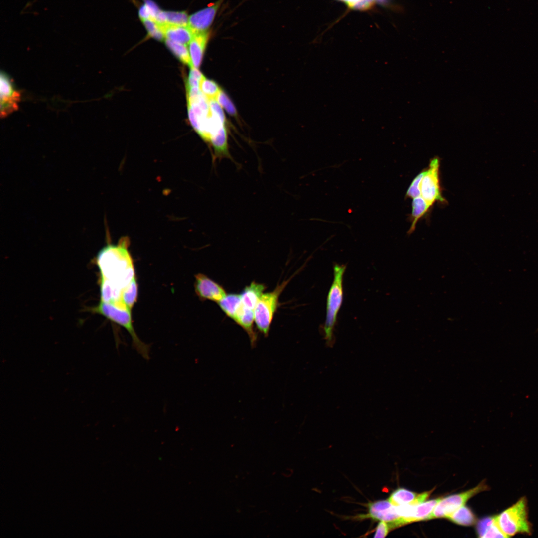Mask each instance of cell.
Wrapping results in <instances>:
<instances>
[{
    "instance_id": "cell-23",
    "label": "cell",
    "mask_w": 538,
    "mask_h": 538,
    "mask_svg": "<svg viewBox=\"0 0 538 538\" xmlns=\"http://www.w3.org/2000/svg\"><path fill=\"white\" fill-rule=\"evenodd\" d=\"M447 518L456 524L463 526L472 525L476 522V518L472 512L464 505L455 511Z\"/></svg>"
},
{
    "instance_id": "cell-25",
    "label": "cell",
    "mask_w": 538,
    "mask_h": 538,
    "mask_svg": "<svg viewBox=\"0 0 538 538\" xmlns=\"http://www.w3.org/2000/svg\"><path fill=\"white\" fill-rule=\"evenodd\" d=\"M142 21L149 35L151 37L159 41L165 39L163 25L154 19H148Z\"/></svg>"
},
{
    "instance_id": "cell-8",
    "label": "cell",
    "mask_w": 538,
    "mask_h": 538,
    "mask_svg": "<svg viewBox=\"0 0 538 538\" xmlns=\"http://www.w3.org/2000/svg\"><path fill=\"white\" fill-rule=\"evenodd\" d=\"M0 115L4 118L18 109L21 95L12 79L2 71L0 73Z\"/></svg>"
},
{
    "instance_id": "cell-4",
    "label": "cell",
    "mask_w": 538,
    "mask_h": 538,
    "mask_svg": "<svg viewBox=\"0 0 538 538\" xmlns=\"http://www.w3.org/2000/svg\"><path fill=\"white\" fill-rule=\"evenodd\" d=\"M496 519L507 538L518 534H531V526L528 521L527 501L524 497L496 516Z\"/></svg>"
},
{
    "instance_id": "cell-3",
    "label": "cell",
    "mask_w": 538,
    "mask_h": 538,
    "mask_svg": "<svg viewBox=\"0 0 538 538\" xmlns=\"http://www.w3.org/2000/svg\"><path fill=\"white\" fill-rule=\"evenodd\" d=\"M94 311L124 327L132 338L133 347L143 358L149 359L150 345L142 341L137 336L133 324L131 310L100 301Z\"/></svg>"
},
{
    "instance_id": "cell-15",
    "label": "cell",
    "mask_w": 538,
    "mask_h": 538,
    "mask_svg": "<svg viewBox=\"0 0 538 538\" xmlns=\"http://www.w3.org/2000/svg\"><path fill=\"white\" fill-rule=\"evenodd\" d=\"M267 288L265 284L252 281L246 286L240 293L242 304L254 311L258 300Z\"/></svg>"
},
{
    "instance_id": "cell-30",
    "label": "cell",
    "mask_w": 538,
    "mask_h": 538,
    "mask_svg": "<svg viewBox=\"0 0 538 538\" xmlns=\"http://www.w3.org/2000/svg\"><path fill=\"white\" fill-rule=\"evenodd\" d=\"M204 77L198 69L194 67H191L188 77L186 80V88H200L201 81Z\"/></svg>"
},
{
    "instance_id": "cell-19",
    "label": "cell",
    "mask_w": 538,
    "mask_h": 538,
    "mask_svg": "<svg viewBox=\"0 0 538 538\" xmlns=\"http://www.w3.org/2000/svg\"><path fill=\"white\" fill-rule=\"evenodd\" d=\"M431 206L420 197L413 199L411 219L412 224L407 233L411 234L415 229L416 224L423 216L429 210Z\"/></svg>"
},
{
    "instance_id": "cell-7",
    "label": "cell",
    "mask_w": 538,
    "mask_h": 538,
    "mask_svg": "<svg viewBox=\"0 0 538 538\" xmlns=\"http://www.w3.org/2000/svg\"><path fill=\"white\" fill-rule=\"evenodd\" d=\"M487 488V485L482 482L476 487L467 491L441 499L434 507L428 519L447 518L455 511L463 506L470 498L482 491L486 490Z\"/></svg>"
},
{
    "instance_id": "cell-18",
    "label": "cell",
    "mask_w": 538,
    "mask_h": 538,
    "mask_svg": "<svg viewBox=\"0 0 538 538\" xmlns=\"http://www.w3.org/2000/svg\"><path fill=\"white\" fill-rule=\"evenodd\" d=\"M189 17L185 11H161L155 20L163 25H187Z\"/></svg>"
},
{
    "instance_id": "cell-12",
    "label": "cell",
    "mask_w": 538,
    "mask_h": 538,
    "mask_svg": "<svg viewBox=\"0 0 538 538\" xmlns=\"http://www.w3.org/2000/svg\"><path fill=\"white\" fill-rule=\"evenodd\" d=\"M233 320L246 332L252 347H254L258 336L254 326V311L245 307L241 301L236 310Z\"/></svg>"
},
{
    "instance_id": "cell-14",
    "label": "cell",
    "mask_w": 538,
    "mask_h": 538,
    "mask_svg": "<svg viewBox=\"0 0 538 538\" xmlns=\"http://www.w3.org/2000/svg\"><path fill=\"white\" fill-rule=\"evenodd\" d=\"M440 500L441 498H437L416 505L408 504L406 514L408 523L428 519L434 507Z\"/></svg>"
},
{
    "instance_id": "cell-22",
    "label": "cell",
    "mask_w": 538,
    "mask_h": 538,
    "mask_svg": "<svg viewBox=\"0 0 538 538\" xmlns=\"http://www.w3.org/2000/svg\"><path fill=\"white\" fill-rule=\"evenodd\" d=\"M138 295V284L136 277L122 291L121 300L124 305L132 310L136 301Z\"/></svg>"
},
{
    "instance_id": "cell-21",
    "label": "cell",
    "mask_w": 538,
    "mask_h": 538,
    "mask_svg": "<svg viewBox=\"0 0 538 538\" xmlns=\"http://www.w3.org/2000/svg\"><path fill=\"white\" fill-rule=\"evenodd\" d=\"M241 301L240 294L229 293L217 304L224 313L233 319L236 310Z\"/></svg>"
},
{
    "instance_id": "cell-5",
    "label": "cell",
    "mask_w": 538,
    "mask_h": 538,
    "mask_svg": "<svg viewBox=\"0 0 538 538\" xmlns=\"http://www.w3.org/2000/svg\"><path fill=\"white\" fill-rule=\"evenodd\" d=\"M290 278L278 284L271 291L263 293L254 309L255 324L265 337L269 335L274 315L279 306V297Z\"/></svg>"
},
{
    "instance_id": "cell-2",
    "label": "cell",
    "mask_w": 538,
    "mask_h": 538,
    "mask_svg": "<svg viewBox=\"0 0 538 538\" xmlns=\"http://www.w3.org/2000/svg\"><path fill=\"white\" fill-rule=\"evenodd\" d=\"M346 268L345 265L337 264L333 267L334 278L327 296L326 317L323 326L324 339L328 346H332L334 342L333 332L343 302V280Z\"/></svg>"
},
{
    "instance_id": "cell-20",
    "label": "cell",
    "mask_w": 538,
    "mask_h": 538,
    "mask_svg": "<svg viewBox=\"0 0 538 538\" xmlns=\"http://www.w3.org/2000/svg\"><path fill=\"white\" fill-rule=\"evenodd\" d=\"M418 494L404 488H399L391 494L388 500L396 506L408 504L414 505Z\"/></svg>"
},
{
    "instance_id": "cell-32",
    "label": "cell",
    "mask_w": 538,
    "mask_h": 538,
    "mask_svg": "<svg viewBox=\"0 0 538 538\" xmlns=\"http://www.w3.org/2000/svg\"><path fill=\"white\" fill-rule=\"evenodd\" d=\"M390 528L389 525L385 522L380 521L374 536V538H384L388 534Z\"/></svg>"
},
{
    "instance_id": "cell-17",
    "label": "cell",
    "mask_w": 538,
    "mask_h": 538,
    "mask_svg": "<svg viewBox=\"0 0 538 538\" xmlns=\"http://www.w3.org/2000/svg\"><path fill=\"white\" fill-rule=\"evenodd\" d=\"M481 538H507L496 521V516L486 517L479 521L477 526Z\"/></svg>"
},
{
    "instance_id": "cell-27",
    "label": "cell",
    "mask_w": 538,
    "mask_h": 538,
    "mask_svg": "<svg viewBox=\"0 0 538 538\" xmlns=\"http://www.w3.org/2000/svg\"><path fill=\"white\" fill-rule=\"evenodd\" d=\"M200 89L209 100H216L217 95L221 90L214 81L207 79L205 77L201 81Z\"/></svg>"
},
{
    "instance_id": "cell-6",
    "label": "cell",
    "mask_w": 538,
    "mask_h": 538,
    "mask_svg": "<svg viewBox=\"0 0 538 538\" xmlns=\"http://www.w3.org/2000/svg\"><path fill=\"white\" fill-rule=\"evenodd\" d=\"M440 159L433 157L425 169L420 190L421 197L431 207L436 202H446L442 195L439 179Z\"/></svg>"
},
{
    "instance_id": "cell-13",
    "label": "cell",
    "mask_w": 538,
    "mask_h": 538,
    "mask_svg": "<svg viewBox=\"0 0 538 538\" xmlns=\"http://www.w3.org/2000/svg\"><path fill=\"white\" fill-rule=\"evenodd\" d=\"M210 36L208 31L196 33L193 35L189 44V51L193 67H200L205 50Z\"/></svg>"
},
{
    "instance_id": "cell-24",
    "label": "cell",
    "mask_w": 538,
    "mask_h": 538,
    "mask_svg": "<svg viewBox=\"0 0 538 538\" xmlns=\"http://www.w3.org/2000/svg\"><path fill=\"white\" fill-rule=\"evenodd\" d=\"M165 43L167 47L181 62L188 65L190 68L193 67L189 51L186 45L167 39H165Z\"/></svg>"
},
{
    "instance_id": "cell-29",
    "label": "cell",
    "mask_w": 538,
    "mask_h": 538,
    "mask_svg": "<svg viewBox=\"0 0 538 538\" xmlns=\"http://www.w3.org/2000/svg\"><path fill=\"white\" fill-rule=\"evenodd\" d=\"M425 169L421 171L413 180L409 186L405 195L406 198L414 199L421 195L420 185Z\"/></svg>"
},
{
    "instance_id": "cell-16",
    "label": "cell",
    "mask_w": 538,
    "mask_h": 538,
    "mask_svg": "<svg viewBox=\"0 0 538 538\" xmlns=\"http://www.w3.org/2000/svg\"><path fill=\"white\" fill-rule=\"evenodd\" d=\"M165 39L187 45L191 40L194 33L187 25H163Z\"/></svg>"
},
{
    "instance_id": "cell-26",
    "label": "cell",
    "mask_w": 538,
    "mask_h": 538,
    "mask_svg": "<svg viewBox=\"0 0 538 538\" xmlns=\"http://www.w3.org/2000/svg\"><path fill=\"white\" fill-rule=\"evenodd\" d=\"M345 3L348 7L360 10L371 8L376 3L388 4L390 0H338Z\"/></svg>"
},
{
    "instance_id": "cell-28",
    "label": "cell",
    "mask_w": 538,
    "mask_h": 538,
    "mask_svg": "<svg viewBox=\"0 0 538 538\" xmlns=\"http://www.w3.org/2000/svg\"><path fill=\"white\" fill-rule=\"evenodd\" d=\"M160 10L153 2L146 0L139 10V17L141 20L148 19L155 20Z\"/></svg>"
},
{
    "instance_id": "cell-1",
    "label": "cell",
    "mask_w": 538,
    "mask_h": 538,
    "mask_svg": "<svg viewBox=\"0 0 538 538\" xmlns=\"http://www.w3.org/2000/svg\"><path fill=\"white\" fill-rule=\"evenodd\" d=\"M130 243L128 237H123L117 245L109 244L104 247L97 258L101 278L107 280L121 292L136 277L128 251Z\"/></svg>"
},
{
    "instance_id": "cell-11",
    "label": "cell",
    "mask_w": 538,
    "mask_h": 538,
    "mask_svg": "<svg viewBox=\"0 0 538 538\" xmlns=\"http://www.w3.org/2000/svg\"><path fill=\"white\" fill-rule=\"evenodd\" d=\"M224 0H218L209 6L197 11L188 18V26L194 33L208 31Z\"/></svg>"
},
{
    "instance_id": "cell-9",
    "label": "cell",
    "mask_w": 538,
    "mask_h": 538,
    "mask_svg": "<svg viewBox=\"0 0 538 538\" xmlns=\"http://www.w3.org/2000/svg\"><path fill=\"white\" fill-rule=\"evenodd\" d=\"M195 278V292L200 300H210L217 303L226 296L224 287L206 275L198 273Z\"/></svg>"
},
{
    "instance_id": "cell-10",
    "label": "cell",
    "mask_w": 538,
    "mask_h": 538,
    "mask_svg": "<svg viewBox=\"0 0 538 538\" xmlns=\"http://www.w3.org/2000/svg\"><path fill=\"white\" fill-rule=\"evenodd\" d=\"M369 515L373 519L386 522L390 529L405 525L398 514L395 506L388 499L370 503L369 505Z\"/></svg>"
},
{
    "instance_id": "cell-31",
    "label": "cell",
    "mask_w": 538,
    "mask_h": 538,
    "mask_svg": "<svg viewBox=\"0 0 538 538\" xmlns=\"http://www.w3.org/2000/svg\"><path fill=\"white\" fill-rule=\"evenodd\" d=\"M216 100L219 104L224 108L226 111L231 115H236V110L233 103L231 102L227 95L222 90L217 95Z\"/></svg>"
}]
</instances>
